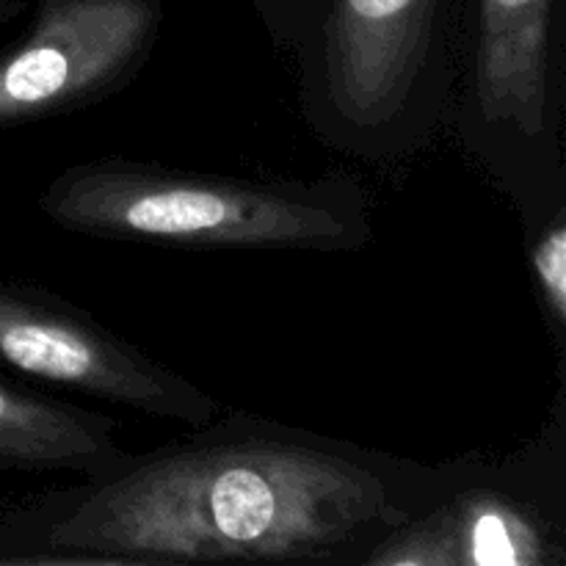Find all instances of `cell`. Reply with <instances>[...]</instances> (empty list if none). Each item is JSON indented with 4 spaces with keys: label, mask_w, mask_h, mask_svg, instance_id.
<instances>
[{
    "label": "cell",
    "mask_w": 566,
    "mask_h": 566,
    "mask_svg": "<svg viewBox=\"0 0 566 566\" xmlns=\"http://www.w3.org/2000/svg\"><path fill=\"white\" fill-rule=\"evenodd\" d=\"M374 566H542L558 562L545 525L520 501L468 492L434 514L387 531L365 556Z\"/></svg>",
    "instance_id": "8992f818"
},
{
    "label": "cell",
    "mask_w": 566,
    "mask_h": 566,
    "mask_svg": "<svg viewBox=\"0 0 566 566\" xmlns=\"http://www.w3.org/2000/svg\"><path fill=\"white\" fill-rule=\"evenodd\" d=\"M553 0H479L475 94L481 114L523 136L545 130Z\"/></svg>",
    "instance_id": "52a82bcc"
},
{
    "label": "cell",
    "mask_w": 566,
    "mask_h": 566,
    "mask_svg": "<svg viewBox=\"0 0 566 566\" xmlns=\"http://www.w3.org/2000/svg\"><path fill=\"white\" fill-rule=\"evenodd\" d=\"M0 365L149 418L210 429L221 403L66 298L0 280Z\"/></svg>",
    "instance_id": "3957f363"
},
{
    "label": "cell",
    "mask_w": 566,
    "mask_h": 566,
    "mask_svg": "<svg viewBox=\"0 0 566 566\" xmlns=\"http://www.w3.org/2000/svg\"><path fill=\"white\" fill-rule=\"evenodd\" d=\"M531 269L547 318L562 329L566 321V227L562 216L542 230L539 241L531 249Z\"/></svg>",
    "instance_id": "9c48e42d"
},
{
    "label": "cell",
    "mask_w": 566,
    "mask_h": 566,
    "mask_svg": "<svg viewBox=\"0 0 566 566\" xmlns=\"http://www.w3.org/2000/svg\"><path fill=\"white\" fill-rule=\"evenodd\" d=\"M39 210L75 235L160 247L352 252L370 238L363 193L343 177L260 182L122 158L55 175Z\"/></svg>",
    "instance_id": "7a4b0ae2"
},
{
    "label": "cell",
    "mask_w": 566,
    "mask_h": 566,
    "mask_svg": "<svg viewBox=\"0 0 566 566\" xmlns=\"http://www.w3.org/2000/svg\"><path fill=\"white\" fill-rule=\"evenodd\" d=\"M160 0H36L0 55V130L77 111L119 92L147 64Z\"/></svg>",
    "instance_id": "277c9868"
},
{
    "label": "cell",
    "mask_w": 566,
    "mask_h": 566,
    "mask_svg": "<svg viewBox=\"0 0 566 566\" xmlns=\"http://www.w3.org/2000/svg\"><path fill=\"white\" fill-rule=\"evenodd\" d=\"M116 420L0 379V473L70 470L103 479L127 462L116 446Z\"/></svg>",
    "instance_id": "ba28073f"
},
{
    "label": "cell",
    "mask_w": 566,
    "mask_h": 566,
    "mask_svg": "<svg viewBox=\"0 0 566 566\" xmlns=\"http://www.w3.org/2000/svg\"><path fill=\"white\" fill-rule=\"evenodd\" d=\"M22 11V0H0V31Z\"/></svg>",
    "instance_id": "30bf717a"
},
{
    "label": "cell",
    "mask_w": 566,
    "mask_h": 566,
    "mask_svg": "<svg viewBox=\"0 0 566 566\" xmlns=\"http://www.w3.org/2000/svg\"><path fill=\"white\" fill-rule=\"evenodd\" d=\"M385 475L298 437H202L0 525V564L324 562L407 523Z\"/></svg>",
    "instance_id": "6da1fadb"
},
{
    "label": "cell",
    "mask_w": 566,
    "mask_h": 566,
    "mask_svg": "<svg viewBox=\"0 0 566 566\" xmlns=\"http://www.w3.org/2000/svg\"><path fill=\"white\" fill-rule=\"evenodd\" d=\"M437 0H335L321 86L354 130H385L412 99L431 53Z\"/></svg>",
    "instance_id": "5b68a950"
}]
</instances>
